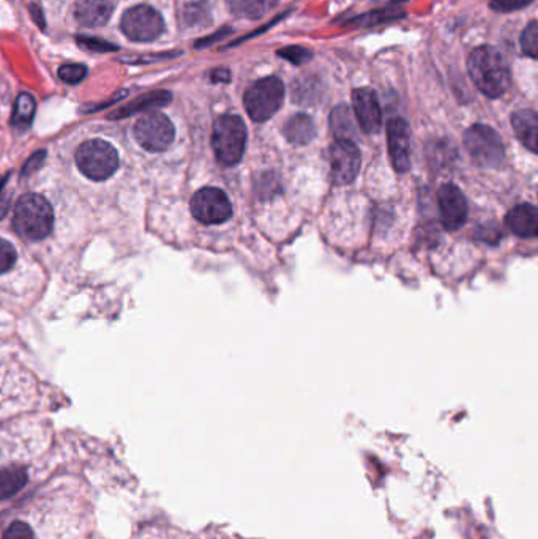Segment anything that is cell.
Masks as SVG:
<instances>
[{
	"label": "cell",
	"mask_w": 538,
	"mask_h": 539,
	"mask_svg": "<svg viewBox=\"0 0 538 539\" xmlns=\"http://www.w3.org/2000/svg\"><path fill=\"white\" fill-rule=\"evenodd\" d=\"M474 84L488 98H499L510 87V70L504 55L490 46L475 49L467 60Z\"/></svg>",
	"instance_id": "cell-1"
},
{
	"label": "cell",
	"mask_w": 538,
	"mask_h": 539,
	"mask_svg": "<svg viewBox=\"0 0 538 539\" xmlns=\"http://www.w3.org/2000/svg\"><path fill=\"white\" fill-rule=\"evenodd\" d=\"M13 226L23 239H46L54 226L53 207L40 194H25L15 205Z\"/></svg>",
	"instance_id": "cell-2"
},
{
	"label": "cell",
	"mask_w": 538,
	"mask_h": 539,
	"mask_svg": "<svg viewBox=\"0 0 538 539\" xmlns=\"http://www.w3.org/2000/svg\"><path fill=\"white\" fill-rule=\"evenodd\" d=\"M212 147L223 166H236L247 147V126L237 115H221L213 125Z\"/></svg>",
	"instance_id": "cell-3"
},
{
	"label": "cell",
	"mask_w": 538,
	"mask_h": 539,
	"mask_svg": "<svg viewBox=\"0 0 538 539\" xmlns=\"http://www.w3.org/2000/svg\"><path fill=\"white\" fill-rule=\"evenodd\" d=\"M76 164L85 177L102 181L109 179L119 168V155L106 141L92 139L79 147Z\"/></svg>",
	"instance_id": "cell-4"
},
{
	"label": "cell",
	"mask_w": 538,
	"mask_h": 539,
	"mask_svg": "<svg viewBox=\"0 0 538 539\" xmlns=\"http://www.w3.org/2000/svg\"><path fill=\"white\" fill-rule=\"evenodd\" d=\"M465 145L472 162L480 168H499L505 158L503 139L488 125H472L465 132Z\"/></svg>",
	"instance_id": "cell-5"
},
{
	"label": "cell",
	"mask_w": 538,
	"mask_h": 539,
	"mask_svg": "<svg viewBox=\"0 0 538 539\" xmlns=\"http://www.w3.org/2000/svg\"><path fill=\"white\" fill-rule=\"evenodd\" d=\"M285 100V85L275 76L254 83L243 98V104L254 122H267L281 108Z\"/></svg>",
	"instance_id": "cell-6"
},
{
	"label": "cell",
	"mask_w": 538,
	"mask_h": 539,
	"mask_svg": "<svg viewBox=\"0 0 538 539\" xmlns=\"http://www.w3.org/2000/svg\"><path fill=\"white\" fill-rule=\"evenodd\" d=\"M176 136L174 125L161 113H147L134 125V138L147 152H163Z\"/></svg>",
	"instance_id": "cell-7"
},
{
	"label": "cell",
	"mask_w": 538,
	"mask_h": 539,
	"mask_svg": "<svg viewBox=\"0 0 538 539\" xmlns=\"http://www.w3.org/2000/svg\"><path fill=\"white\" fill-rule=\"evenodd\" d=\"M121 27L132 42H153L163 34L164 21L155 8L138 5L122 16Z\"/></svg>",
	"instance_id": "cell-8"
},
{
	"label": "cell",
	"mask_w": 538,
	"mask_h": 539,
	"mask_svg": "<svg viewBox=\"0 0 538 539\" xmlns=\"http://www.w3.org/2000/svg\"><path fill=\"white\" fill-rule=\"evenodd\" d=\"M191 213L204 224H221L232 215L230 199L218 188H202L191 199Z\"/></svg>",
	"instance_id": "cell-9"
},
{
	"label": "cell",
	"mask_w": 538,
	"mask_h": 539,
	"mask_svg": "<svg viewBox=\"0 0 538 539\" xmlns=\"http://www.w3.org/2000/svg\"><path fill=\"white\" fill-rule=\"evenodd\" d=\"M330 162L335 185H349L362 168V153L352 141H335L330 147Z\"/></svg>",
	"instance_id": "cell-10"
},
{
	"label": "cell",
	"mask_w": 538,
	"mask_h": 539,
	"mask_svg": "<svg viewBox=\"0 0 538 539\" xmlns=\"http://www.w3.org/2000/svg\"><path fill=\"white\" fill-rule=\"evenodd\" d=\"M388 153L395 171L405 174L411 169V128L401 117L390 120L387 125Z\"/></svg>",
	"instance_id": "cell-11"
},
{
	"label": "cell",
	"mask_w": 538,
	"mask_h": 539,
	"mask_svg": "<svg viewBox=\"0 0 538 539\" xmlns=\"http://www.w3.org/2000/svg\"><path fill=\"white\" fill-rule=\"evenodd\" d=\"M437 202L444 228L450 232L463 228L467 220V202L460 188L452 183L442 186L437 194Z\"/></svg>",
	"instance_id": "cell-12"
},
{
	"label": "cell",
	"mask_w": 538,
	"mask_h": 539,
	"mask_svg": "<svg viewBox=\"0 0 538 539\" xmlns=\"http://www.w3.org/2000/svg\"><path fill=\"white\" fill-rule=\"evenodd\" d=\"M352 106L358 125L367 134L379 132L382 126V111L377 96L371 89H357L352 93Z\"/></svg>",
	"instance_id": "cell-13"
},
{
	"label": "cell",
	"mask_w": 538,
	"mask_h": 539,
	"mask_svg": "<svg viewBox=\"0 0 538 539\" xmlns=\"http://www.w3.org/2000/svg\"><path fill=\"white\" fill-rule=\"evenodd\" d=\"M508 229L523 239H533L538 234L537 207L531 204H521L508 211L505 218Z\"/></svg>",
	"instance_id": "cell-14"
},
{
	"label": "cell",
	"mask_w": 538,
	"mask_h": 539,
	"mask_svg": "<svg viewBox=\"0 0 538 539\" xmlns=\"http://www.w3.org/2000/svg\"><path fill=\"white\" fill-rule=\"evenodd\" d=\"M112 15V4L109 0H79L74 16L84 27H100L108 23Z\"/></svg>",
	"instance_id": "cell-15"
},
{
	"label": "cell",
	"mask_w": 538,
	"mask_h": 539,
	"mask_svg": "<svg viewBox=\"0 0 538 539\" xmlns=\"http://www.w3.org/2000/svg\"><path fill=\"white\" fill-rule=\"evenodd\" d=\"M512 126L516 136L529 152H538V117L535 111H518L512 115Z\"/></svg>",
	"instance_id": "cell-16"
},
{
	"label": "cell",
	"mask_w": 538,
	"mask_h": 539,
	"mask_svg": "<svg viewBox=\"0 0 538 539\" xmlns=\"http://www.w3.org/2000/svg\"><path fill=\"white\" fill-rule=\"evenodd\" d=\"M171 100H172V95H171V92H166V90L149 92V93H145V95L138 96L133 102L128 103L127 106L117 109L115 113L109 115V119H125L128 115L138 114V113H142V111L163 108L166 104H170Z\"/></svg>",
	"instance_id": "cell-17"
},
{
	"label": "cell",
	"mask_w": 538,
	"mask_h": 539,
	"mask_svg": "<svg viewBox=\"0 0 538 539\" xmlns=\"http://www.w3.org/2000/svg\"><path fill=\"white\" fill-rule=\"evenodd\" d=\"M330 128L337 141H352L357 138V126L352 117L351 109L339 104L330 114Z\"/></svg>",
	"instance_id": "cell-18"
},
{
	"label": "cell",
	"mask_w": 538,
	"mask_h": 539,
	"mask_svg": "<svg viewBox=\"0 0 538 539\" xmlns=\"http://www.w3.org/2000/svg\"><path fill=\"white\" fill-rule=\"evenodd\" d=\"M285 136L290 144H308L316 136V126L313 119L307 114H296L288 120L285 125Z\"/></svg>",
	"instance_id": "cell-19"
},
{
	"label": "cell",
	"mask_w": 538,
	"mask_h": 539,
	"mask_svg": "<svg viewBox=\"0 0 538 539\" xmlns=\"http://www.w3.org/2000/svg\"><path fill=\"white\" fill-rule=\"evenodd\" d=\"M27 483V472L23 467L0 468V502L18 494Z\"/></svg>",
	"instance_id": "cell-20"
},
{
	"label": "cell",
	"mask_w": 538,
	"mask_h": 539,
	"mask_svg": "<svg viewBox=\"0 0 538 539\" xmlns=\"http://www.w3.org/2000/svg\"><path fill=\"white\" fill-rule=\"evenodd\" d=\"M35 100L31 93H21L16 98L15 103V109H13L12 125L19 130L24 132L31 126L34 115H35Z\"/></svg>",
	"instance_id": "cell-21"
},
{
	"label": "cell",
	"mask_w": 538,
	"mask_h": 539,
	"mask_svg": "<svg viewBox=\"0 0 538 539\" xmlns=\"http://www.w3.org/2000/svg\"><path fill=\"white\" fill-rule=\"evenodd\" d=\"M230 10L240 18L259 19L269 10L272 0H228Z\"/></svg>",
	"instance_id": "cell-22"
},
{
	"label": "cell",
	"mask_w": 538,
	"mask_h": 539,
	"mask_svg": "<svg viewBox=\"0 0 538 539\" xmlns=\"http://www.w3.org/2000/svg\"><path fill=\"white\" fill-rule=\"evenodd\" d=\"M401 16H403V13L396 12V10H379V12L368 13L365 16L351 19L349 23L358 25H376L384 23V21L401 18Z\"/></svg>",
	"instance_id": "cell-23"
},
{
	"label": "cell",
	"mask_w": 538,
	"mask_h": 539,
	"mask_svg": "<svg viewBox=\"0 0 538 539\" xmlns=\"http://www.w3.org/2000/svg\"><path fill=\"white\" fill-rule=\"evenodd\" d=\"M537 40H538V24L537 21H533L531 24L527 25L523 35H521V48L523 53L529 55L531 59H537Z\"/></svg>",
	"instance_id": "cell-24"
},
{
	"label": "cell",
	"mask_w": 538,
	"mask_h": 539,
	"mask_svg": "<svg viewBox=\"0 0 538 539\" xmlns=\"http://www.w3.org/2000/svg\"><path fill=\"white\" fill-rule=\"evenodd\" d=\"M76 43L84 51H92V53H114L119 49L112 43L102 40V38H95V36L78 35Z\"/></svg>",
	"instance_id": "cell-25"
},
{
	"label": "cell",
	"mask_w": 538,
	"mask_h": 539,
	"mask_svg": "<svg viewBox=\"0 0 538 539\" xmlns=\"http://www.w3.org/2000/svg\"><path fill=\"white\" fill-rule=\"evenodd\" d=\"M87 76V68L81 64H67L59 68V78L67 84H79Z\"/></svg>",
	"instance_id": "cell-26"
},
{
	"label": "cell",
	"mask_w": 538,
	"mask_h": 539,
	"mask_svg": "<svg viewBox=\"0 0 538 539\" xmlns=\"http://www.w3.org/2000/svg\"><path fill=\"white\" fill-rule=\"evenodd\" d=\"M279 57L289 60L290 64L294 65H303L309 60L313 59V53L309 49L302 48V46H288V48H281L279 51Z\"/></svg>",
	"instance_id": "cell-27"
},
{
	"label": "cell",
	"mask_w": 538,
	"mask_h": 539,
	"mask_svg": "<svg viewBox=\"0 0 538 539\" xmlns=\"http://www.w3.org/2000/svg\"><path fill=\"white\" fill-rule=\"evenodd\" d=\"M15 262H16L15 246L10 241L0 239V275H4L8 270H12Z\"/></svg>",
	"instance_id": "cell-28"
},
{
	"label": "cell",
	"mask_w": 538,
	"mask_h": 539,
	"mask_svg": "<svg viewBox=\"0 0 538 539\" xmlns=\"http://www.w3.org/2000/svg\"><path fill=\"white\" fill-rule=\"evenodd\" d=\"M2 539H36L34 530L24 522H15L6 528Z\"/></svg>",
	"instance_id": "cell-29"
},
{
	"label": "cell",
	"mask_w": 538,
	"mask_h": 539,
	"mask_svg": "<svg viewBox=\"0 0 538 539\" xmlns=\"http://www.w3.org/2000/svg\"><path fill=\"white\" fill-rule=\"evenodd\" d=\"M533 0H491V8L501 13L516 12L524 6L531 5Z\"/></svg>",
	"instance_id": "cell-30"
},
{
	"label": "cell",
	"mask_w": 538,
	"mask_h": 539,
	"mask_svg": "<svg viewBox=\"0 0 538 539\" xmlns=\"http://www.w3.org/2000/svg\"><path fill=\"white\" fill-rule=\"evenodd\" d=\"M44 152H38L35 155L32 156L29 162H25L24 169H23V175H31L34 171L40 169L42 162H44Z\"/></svg>",
	"instance_id": "cell-31"
},
{
	"label": "cell",
	"mask_w": 538,
	"mask_h": 539,
	"mask_svg": "<svg viewBox=\"0 0 538 539\" xmlns=\"http://www.w3.org/2000/svg\"><path fill=\"white\" fill-rule=\"evenodd\" d=\"M179 53H171V54H158L151 55V57H123L121 60H127L125 64H144V60H157V59H168V57H176Z\"/></svg>",
	"instance_id": "cell-32"
},
{
	"label": "cell",
	"mask_w": 538,
	"mask_h": 539,
	"mask_svg": "<svg viewBox=\"0 0 538 539\" xmlns=\"http://www.w3.org/2000/svg\"><path fill=\"white\" fill-rule=\"evenodd\" d=\"M210 78H212L213 83H230V70H226V68H217V70H213V72L210 73Z\"/></svg>",
	"instance_id": "cell-33"
},
{
	"label": "cell",
	"mask_w": 538,
	"mask_h": 539,
	"mask_svg": "<svg viewBox=\"0 0 538 539\" xmlns=\"http://www.w3.org/2000/svg\"><path fill=\"white\" fill-rule=\"evenodd\" d=\"M228 30H220L218 34H213L212 38H204V40H201V42L196 43V48H204V46H209V44H212L213 42H217L218 38H221V35H224Z\"/></svg>",
	"instance_id": "cell-34"
},
{
	"label": "cell",
	"mask_w": 538,
	"mask_h": 539,
	"mask_svg": "<svg viewBox=\"0 0 538 539\" xmlns=\"http://www.w3.org/2000/svg\"><path fill=\"white\" fill-rule=\"evenodd\" d=\"M31 10L32 15H34V18H35L36 24L44 27V19H43L42 10H40L38 6L34 5V4L31 5Z\"/></svg>",
	"instance_id": "cell-35"
},
{
	"label": "cell",
	"mask_w": 538,
	"mask_h": 539,
	"mask_svg": "<svg viewBox=\"0 0 538 539\" xmlns=\"http://www.w3.org/2000/svg\"><path fill=\"white\" fill-rule=\"evenodd\" d=\"M375 2H377V4H382V5H386V4L390 5V4H395V2H399V0H375Z\"/></svg>",
	"instance_id": "cell-36"
},
{
	"label": "cell",
	"mask_w": 538,
	"mask_h": 539,
	"mask_svg": "<svg viewBox=\"0 0 538 539\" xmlns=\"http://www.w3.org/2000/svg\"><path fill=\"white\" fill-rule=\"evenodd\" d=\"M2 185H4V181H0V188H2Z\"/></svg>",
	"instance_id": "cell-37"
}]
</instances>
